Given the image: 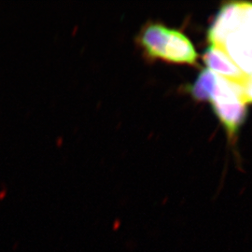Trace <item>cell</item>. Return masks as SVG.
Listing matches in <instances>:
<instances>
[{
    "label": "cell",
    "instance_id": "4",
    "mask_svg": "<svg viewBox=\"0 0 252 252\" xmlns=\"http://www.w3.org/2000/svg\"><path fill=\"white\" fill-rule=\"evenodd\" d=\"M203 60L207 64V69L243 92L252 78L241 71L221 50L216 47L209 46L204 53Z\"/></svg>",
    "mask_w": 252,
    "mask_h": 252
},
{
    "label": "cell",
    "instance_id": "1",
    "mask_svg": "<svg viewBox=\"0 0 252 252\" xmlns=\"http://www.w3.org/2000/svg\"><path fill=\"white\" fill-rule=\"evenodd\" d=\"M207 41L252 77V3L230 2L222 6L208 29Z\"/></svg>",
    "mask_w": 252,
    "mask_h": 252
},
{
    "label": "cell",
    "instance_id": "5",
    "mask_svg": "<svg viewBox=\"0 0 252 252\" xmlns=\"http://www.w3.org/2000/svg\"><path fill=\"white\" fill-rule=\"evenodd\" d=\"M244 101L247 105L252 104V77L246 88L244 89Z\"/></svg>",
    "mask_w": 252,
    "mask_h": 252
},
{
    "label": "cell",
    "instance_id": "3",
    "mask_svg": "<svg viewBox=\"0 0 252 252\" xmlns=\"http://www.w3.org/2000/svg\"><path fill=\"white\" fill-rule=\"evenodd\" d=\"M138 44L146 56L153 60L194 66L198 63V54L189 38L161 24L146 26L138 36Z\"/></svg>",
    "mask_w": 252,
    "mask_h": 252
},
{
    "label": "cell",
    "instance_id": "2",
    "mask_svg": "<svg viewBox=\"0 0 252 252\" xmlns=\"http://www.w3.org/2000/svg\"><path fill=\"white\" fill-rule=\"evenodd\" d=\"M190 94L198 101H208L229 137L236 135L247 115L242 89L207 68L199 74Z\"/></svg>",
    "mask_w": 252,
    "mask_h": 252
}]
</instances>
